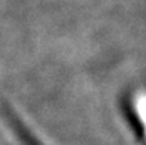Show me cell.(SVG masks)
Instances as JSON below:
<instances>
[{"instance_id": "1", "label": "cell", "mask_w": 146, "mask_h": 145, "mask_svg": "<svg viewBox=\"0 0 146 145\" xmlns=\"http://www.w3.org/2000/svg\"><path fill=\"white\" fill-rule=\"evenodd\" d=\"M0 120L20 145H47L24 122L20 114L13 108L9 100L4 97L1 88H0Z\"/></svg>"}, {"instance_id": "2", "label": "cell", "mask_w": 146, "mask_h": 145, "mask_svg": "<svg viewBox=\"0 0 146 145\" xmlns=\"http://www.w3.org/2000/svg\"><path fill=\"white\" fill-rule=\"evenodd\" d=\"M132 108L142 131L143 145H146V90H141L138 94H135L132 98Z\"/></svg>"}]
</instances>
